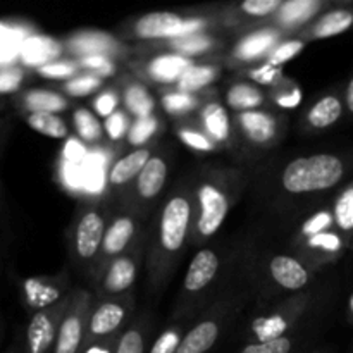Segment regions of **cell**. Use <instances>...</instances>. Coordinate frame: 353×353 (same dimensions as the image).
I'll use <instances>...</instances> for the list:
<instances>
[{
  "label": "cell",
  "instance_id": "cell-53",
  "mask_svg": "<svg viewBox=\"0 0 353 353\" xmlns=\"http://www.w3.org/2000/svg\"><path fill=\"white\" fill-rule=\"evenodd\" d=\"M3 109V102H2V99H0V110Z\"/></svg>",
  "mask_w": 353,
  "mask_h": 353
},
{
  "label": "cell",
  "instance_id": "cell-40",
  "mask_svg": "<svg viewBox=\"0 0 353 353\" xmlns=\"http://www.w3.org/2000/svg\"><path fill=\"white\" fill-rule=\"evenodd\" d=\"M164 107L169 112H186L195 107V99L188 93H171L164 97Z\"/></svg>",
  "mask_w": 353,
  "mask_h": 353
},
{
  "label": "cell",
  "instance_id": "cell-10",
  "mask_svg": "<svg viewBox=\"0 0 353 353\" xmlns=\"http://www.w3.org/2000/svg\"><path fill=\"white\" fill-rule=\"evenodd\" d=\"M21 107L30 114H57L68 107V100L50 90H28L19 99Z\"/></svg>",
  "mask_w": 353,
  "mask_h": 353
},
{
  "label": "cell",
  "instance_id": "cell-13",
  "mask_svg": "<svg viewBox=\"0 0 353 353\" xmlns=\"http://www.w3.org/2000/svg\"><path fill=\"white\" fill-rule=\"evenodd\" d=\"M353 28V9L348 7H340L324 14L314 26V37L324 40V38L338 37L345 31Z\"/></svg>",
  "mask_w": 353,
  "mask_h": 353
},
{
  "label": "cell",
  "instance_id": "cell-32",
  "mask_svg": "<svg viewBox=\"0 0 353 353\" xmlns=\"http://www.w3.org/2000/svg\"><path fill=\"white\" fill-rule=\"evenodd\" d=\"M286 327H288V324H286V321L281 319L279 316L268 317V319H259L254 323L255 334L259 336L261 343L283 338V333L286 331Z\"/></svg>",
  "mask_w": 353,
  "mask_h": 353
},
{
  "label": "cell",
  "instance_id": "cell-2",
  "mask_svg": "<svg viewBox=\"0 0 353 353\" xmlns=\"http://www.w3.org/2000/svg\"><path fill=\"white\" fill-rule=\"evenodd\" d=\"M203 21L200 19H181L174 12H150L140 17L134 26V31L140 38L154 40V38H183L190 33L200 30Z\"/></svg>",
  "mask_w": 353,
  "mask_h": 353
},
{
  "label": "cell",
  "instance_id": "cell-31",
  "mask_svg": "<svg viewBox=\"0 0 353 353\" xmlns=\"http://www.w3.org/2000/svg\"><path fill=\"white\" fill-rule=\"evenodd\" d=\"M74 124L79 137L86 141H97L100 138V134H102V126H100L99 119L86 109L76 110Z\"/></svg>",
  "mask_w": 353,
  "mask_h": 353
},
{
  "label": "cell",
  "instance_id": "cell-43",
  "mask_svg": "<svg viewBox=\"0 0 353 353\" xmlns=\"http://www.w3.org/2000/svg\"><path fill=\"white\" fill-rule=\"evenodd\" d=\"M179 345H181L179 334L176 333V331H165V333L161 334L159 340L155 341L150 353H176L178 352Z\"/></svg>",
  "mask_w": 353,
  "mask_h": 353
},
{
  "label": "cell",
  "instance_id": "cell-21",
  "mask_svg": "<svg viewBox=\"0 0 353 353\" xmlns=\"http://www.w3.org/2000/svg\"><path fill=\"white\" fill-rule=\"evenodd\" d=\"M83 338L81 321L76 316H69L62 321L57 331L54 353H78Z\"/></svg>",
  "mask_w": 353,
  "mask_h": 353
},
{
  "label": "cell",
  "instance_id": "cell-54",
  "mask_svg": "<svg viewBox=\"0 0 353 353\" xmlns=\"http://www.w3.org/2000/svg\"><path fill=\"white\" fill-rule=\"evenodd\" d=\"M7 353H14V352H7Z\"/></svg>",
  "mask_w": 353,
  "mask_h": 353
},
{
  "label": "cell",
  "instance_id": "cell-39",
  "mask_svg": "<svg viewBox=\"0 0 353 353\" xmlns=\"http://www.w3.org/2000/svg\"><path fill=\"white\" fill-rule=\"evenodd\" d=\"M100 86V79L93 78V76H81V78H76L72 81H69L65 85V92L72 97H83L92 93L93 90H97Z\"/></svg>",
  "mask_w": 353,
  "mask_h": 353
},
{
  "label": "cell",
  "instance_id": "cell-33",
  "mask_svg": "<svg viewBox=\"0 0 353 353\" xmlns=\"http://www.w3.org/2000/svg\"><path fill=\"white\" fill-rule=\"evenodd\" d=\"M309 247L323 250L326 254H338L343 248V240L338 233L333 231H323L319 234H314L309 238Z\"/></svg>",
  "mask_w": 353,
  "mask_h": 353
},
{
  "label": "cell",
  "instance_id": "cell-7",
  "mask_svg": "<svg viewBox=\"0 0 353 353\" xmlns=\"http://www.w3.org/2000/svg\"><path fill=\"white\" fill-rule=\"evenodd\" d=\"M219 259L212 250H202L193 257L185 278V288L188 292H200L205 288L216 276Z\"/></svg>",
  "mask_w": 353,
  "mask_h": 353
},
{
  "label": "cell",
  "instance_id": "cell-48",
  "mask_svg": "<svg viewBox=\"0 0 353 353\" xmlns=\"http://www.w3.org/2000/svg\"><path fill=\"white\" fill-rule=\"evenodd\" d=\"M81 64L85 68L90 69H97L99 72H103V74H112L114 72V65L105 55H88L81 61Z\"/></svg>",
  "mask_w": 353,
  "mask_h": 353
},
{
  "label": "cell",
  "instance_id": "cell-6",
  "mask_svg": "<svg viewBox=\"0 0 353 353\" xmlns=\"http://www.w3.org/2000/svg\"><path fill=\"white\" fill-rule=\"evenodd\" d=\"M103 219L97 212H88L76 230V250L83 259H92L103 243Z\"/></svg>",
  "mask_w": 353,
  "mask_h": 353
},
{
  "label": "cell",
  "instance_id": "cell-12",
  "mask_svg": "<svg viewBox=\"0 0 353 353\" xmlns=\"http://www.w3.org/2000/svg\"><path fill=\"white\" fill-rule=\"evenodd\" d=\"M168 165L161 157H152L138 174V192L143 199H154L159 195L165 183Z\"/></svg>",
  "mask_w": 353,
  "mask_h": 353
},
{
  "label": "cell",
  "instance_id": "cell-17",
  "mask_svg": "<svg viewBox=\"0 0 353 353\" xmlns=\"http://www.w3.org/2000/svg\"><path fill=\"white\" fill-rule=\"evenodd\" d=\"M124 319V309L117 303H103L93 314L90 321V333L95 336H105L116 331Z\"/></svg>",
  "mask_w": 353,
  "mask_h": 353
},
{
  "label": "cell",
  "instance_id": "cell-8",
  "mask_svg": "<svg viewBox=\"0 0 353 353\" xmlns=\"http://www.w3.org/2000/svg\"><path fill=\"white\" fill-rule=\"evenodd\" d=\"M23 299L30 309L40 312L57 303L61 299V290L43 278H28L23 281Z\"/></svg>",
  "mask_w": 353,
  "mask_h": 353
},
{
  "label": "cell",
  "instance_id": "cell-52",
  "mask_svg": "<svg viewBox=\"0 0 353 353\" xmlns=\"http://www.w3.org/2000/svg\"><path fill=\"white\" fill-rule=\"evenodd\" d=\"M348 310H350L352 317H353V295L350 296V302H348Z\"/></svg>",
  "mask_w": 353,
  "mask_h": 353
},
{
  "label": "cell",
  "instance_id": "cell-4",
  "mask_svg": "<svg viewBox=\"0 0 353 353\" xmlns=\"http://www.w3.org/2000/svg\"><path fill=\"white\" fill-rule=\"evenodd\" d=\"M200 202V219L199 231L203 236H212L228 216V199L221 190L212 185H203L199 192Z\"/></svg>",
  "mask_w": 353,
  "mask_h": 353
},
{
  "label": "cell",
  "instance_id": "cell-27",
  "mask_svg": "<svg viewBox=\"0 0 353 353\" xmlns=\"http://www.w3.org/2000/svg\"><path fill=\"white\" fill-rule=\"evenodd\" d=\"M276 40V34L272 31H261V33H254L250 37L245 38L236 48L238 59H255L259 55L264 54Z\"/></svg>",
  "mask_w": 353,
  "mask_h": 353
},
{
  "label": "cell",
  "instance_id": "cell-24",
  "mask_svg": "<svg viewBox=\"0 0 353 353\" xmlns=\"http://www.w3.org/2000/svg\"><path fill=\"white\" fill-rule=\"evenodd\" d=\"M71 48L79 54H86V57L88 55H102L112 50L114 40L103 33H83L72 38Z\"/></svg>",
  "mask_w": 353,
  "mask_h": 353
},
{
  "label": "cell",
  "instance_id": "cell-47",
  "mask_svg": "<svg viewBox=\"0 0 353 353\" xmlns=\"http://www.w3.org/2000/svg\"><path fill=\"white\" fill-rule=\"evenodd\" d=\"M279 72H281V69H279L278 65H272L271 62H268V64L262 65L261 69L252 71V78L257 83H262V85H271V83L276 81Z\"/></svg>",
  "mask_w": 353,
  "mask_h": 353
},
{
  "label": "cell",
  "instance_id": "cell-1",
  "mask_svg": "<svg viewBox=\"0 0 353 353\" xmlns=\"http://www.w3.org/2000/svg\"><path fill=\"white\" fill-rule=\"evenodd\" d=\"M345 171V162L333 154L296 159L283 171V186L290 193L323 192L336 186L343 179Z\"/></svg>",
  "mask_w": 353,
  "mask_h": 353
},
{
  "label": "cell",
  "instance_id": "cell-14",
  "mask_svg": "<svg viewBox=\"0 0 353 353\" xmlns=\"http://www.w3.org/2000/svg\"><path fill=\"white\" fill-rule=\"evenodd\" d=\"M150 152L140 148V150H134L131 154H128L126 157H123L121 161H117L112 165L109 174V181L112 185H123L128 183L130 179H133L134 176L140 174L141 169L147 165V162L150 161Z\"/></svg>",
  "mask_w": 353,
  "mask_h": 353
},
{
  "label": "cell",
  "instance_id": "cell-49",
  "mask_svg": "<svg viewBox=\"0 0 353 353\" xmlns=\"http://www.w3.org/2000/svg\"><path fill=\"white\" fill-rule=\"evenodd\" d=\"M116 105H117V99L114 93H103V95H100L99 99L95 100L97 112L103 117L112 116V114L116 112Z\"/></svg>",
  "mask_w": 353,
  "mask_h": 353
},
{
  "label": "cell",
  "instance_id": "cell-3",
  "mask_svg": "<svg viewBox=\"0 0 353 353\" xmlns=\"http://www.w3.org/2000/svg\"><path fill=\"white\" fill-rule=\"evenodd\" d=\"M190 223V203L183 196L168 202L161 217V243L165 250L176 252L183 247Z\"/></svg>",
  "mask_w": 353,
  "mask_h": 353
},
{
  "label": "cell",
  "instance_id": "cell-18",
  "mask_svg": "<svg viewBox=\"0 0 353 353\" xmlns=\"http://www.w3.org/2000/svg\"><path fill=\"white\" fill-rule=\"evenodd\" d=\"M343 114V102L336 95H326L316 102V105L309 112V123L314 128H330L331 124L336 123Z\"/></svg>",
  "mask_w": 353,
  "mask_h": 353
},
{
  "label": "cell",
  "instance_id": "cell-50",
  "mask_svg": "<svg viewBox=\"0 0 353 353\" xmlns=\"http://www.w3.org/2000/svg\"><path fill=\"white\" fill-rule=\"evenodd\" d=\"M300 99H302V93H300V90H295V92H293L292 95L279 97L278 103L281 107H295L296 103L300 102Z\"/></svg>",
  "mask_w": 353,
  "mask_h": 353
},
{
  "label": "cell",
  "instance_id": "cell-30",
  "mask_svg": "<svg viewBox=\"0 0 353 353\" xmlns=\"http://www.w3.org/2000/svg\"><path fill=\"white\" fill-rule=\"evenodd\" d=\"M333 219L334 224L345 233L353 231V185L338 196L333 209Z\"/></svg>",
  "mask_w": 353,
  "mask_h": 353
},
{
  "label": "cell",
  "instance_id": "cell-44",
  "mask_svg": "<svg viewBox=\"0 0 353 353\" xmlns=\"http://www.w3.org/2000/svg\"><path fill=\"white\" fill-rule=\"evenodd\" d=\"M38 72L45 78H65L74 72V65L68 64V62H50V64L41 65Z\"/></svg>",
  "mask_w": 353,
  "mask_h": 353
},
{
  "label": "cell",
  "instance_id": "cell-23",
  "mask_svg": "<svg viewBox=\"0 0 353 353\" xmlns=\"http://www.w3.org/2000/svg\"><path fill=\"white\" fill-rule=\"evenodd\" d=\"M26 123L31 130L48 138L61 140L68 134V126L57 114H28Z\"/></svg>",
  "mask_w": 353,
  "mask_h": 353
},
{
  "label": "cell",
  "instance_id": "cell-35",
  "mask_svg": "<svg viewBox=\"0 0 353 353\" xmlns=\"http://www.w3.org/2000/svg\"><path fill=\"white\" fill-rule=\"evenodd\" d=\"M157 130V121L152 116L148 117H140L137 119V123L131 126L130 130V143L131 145H141L152 137Z\"/></svg>",
  "mask_w": 353,
  "mask_h": 353
},
{
  "label": "cell",
  "instance_id": "cell-19",
  "mask_svg": "<svg viewBox=\"0 0 353 353\" xmlns=\"http://www.w3.org/2000/svg\"><path fill=\"white\" fill-rule=\"evenodd\" d=\"M321 7L323 2L319 0H290L279 7V19L288 26H295L316 16Z\"/></svg>",
  "mask_w": 353,
  "mask_h": 353
},
{
  "label": "cell",
  "instance_id": "cell-36",
  "mask_svg": "<svg viewBox=\"0 0 353 353\" xmlns=\"http://www.w3.org/2000/svg\"><path fill=\"white\" fill-rule=\"evenodd\" d=\"M303 47H305V45H303L302 41H299V40L286 41V43L279 45V47L276 48L274 54H272L271 61H269V62H271L272 65H278V68H279V65L285 64V62L295 59L296 55H299L300 52L303 50Z\"/></svg>",
  "mask_w": 353,
  "mask_h": 353
},
{
  "label": "cell",
  "instance_id": "cell-34",
  "mask_svg": "<svg viewBox=\"0 0 353 353\" xmlns=\"http://www.w3.org/2000/svg\"><path fill=\"white\" fill-rule=\"evenodd\" d=\"M23 81L24 71L21 68H0V97L17 92Z\"/></svg>",
  "mask_w": 353,
  "mask_h": 353
},
{
  "label": "cell",
  "instance_id": "cell-37",
  "mask_svg": "<svg viewBox=\"0 0 353 353\" xmlns=\"http://www.w3.org/2000/svg\"><path fill=\"white\" fill-rule=\"evenodd\" d=\"M290 350H292V341L283 336L278 340L264 341V343L248 345L241 353H290Z\"/></svg>",
  "mask_w": 353,
  "mask_h": 353
},
{
  "label": "cell",
  "instance_id": "cell-26",
  "mask_svg": "<svg viewBox=\"0 0 353 353\" xmlns=\"http://www.w3.org/2000/svg\"><path fill=\"white\" fill-rule=\"evenodd\" d=\"M262 100H264L262 93L257 88H254V86L245 85V83L234 85L228 92V103H230V107L238 110H247L248 112L250 109L261 105Z\"/></svg>",
  "mask_w": 353,
  "mask_h": 353
},
{
  "label": "cell",
  "instance_id": "cell-11",
  "mask_svg": "<svg viewBox=\"0 0 353 353\" xmlns=\"http://www.w3.org/2000/svg\"><path fill=\"white\" fill-rule=\"evenodd\" d=\"M219 336V327L212 321L200 323L181 340L176 353H205L212 348Z\"/></svg>",
  "mask_w": 353,
  "mask_h": 353
},
{
  "label": "cell",
  "instance_id": "cell-15",
  "mask_svg": "<svg viewBox=\"0 0 353 353\" xmlns=\"http://www.w3.org/2000/svg\"><path fill=\"white\" fill-rule=\"evenodd\" d=\"M240 123L245 133L248 134L255 143H264L269 141L276 133V123L269 114L257 112V110H248L240 114Z\"/></svg>",
  "mask_w": 353,
  "mask_h": 353
},
{
  "label": "cell",
  "instance_id": "cell-16",
  "mask_svg": "<svg viewBox=\"0 0 353 353\" xmlns=\"http://www.w3.org/2000/svg\"><path fill=\"white\" fill-rule=\"evenodd\" d=\"M190 68H193L192 62L183 55H161L150 62L148 72L159 81L169 83L181 78Z\"/></svg>",
  "mask_w": 353,
  "mask_h": 353
},
{
  "label": "cell",
  "instance_id": "cell-46",
  "mask_svg": "<svg viewBox=\"0 0 353 353\" xmlns=\"http://www.w3.org/2000/svg\"><path fill=\"white\" fill-rule=\"evenodd\" d=\"M105 130L109 133V137L112 140H117V138L123 137V133L126 131V117H124L123 112H114L112 116L107 117L105 121Z\"/></svg>",
  "mask_w": 353,
  "mask_h": 353
},
{
  "label": "cell",
  "instance_id": "cell-20",
  "mask_svg": "<svg viewBox=\"0 0 353 353\" xmlns=\"http://www.w3.org/2000/svg\"><path fill=\"white\" fill-rule=\"evenodd\" d=\"M134 233V224L130 217H119L112 223L109 231L103 236V250L105 254H119L126 248L130 240L133 238Z\"/></svg>",
  "mask_w": 353,
  "mask_h": 353
},
{
  "label": "cell",
  "instance_id": "cell-42",
  "mask_svg": "<svg viewBox=\"0 0 353 353\" xmlns=\"http://www.w3.org/2000/svg\"><path fill=\"white\" fill-rule=\"evenodd\" d=\"M212 45V41L209 38H203V37H183L178 38L176 41V47L183 52V54H200V52L207 50V48Z\"/></svg>",
  "mask_w": 353,
  "mask_h": 353
},
{
  "label": "cell",
  "instance_id": "cell-41",
  "mask_svg": "<svg viewBox=\"0 0 353 353\" xmlns=\"http://www.w3.org/2000/svg\"><path fill=\"white\" fill-rule=\"evenodd\" d=\"M281 6L283 3L279 0H247L241 3V9L252 16H268Z\"/></svg>",
  "mask_w": 353,
  "mask_h": 353
},
{
  "label": "cell",
  "instance_id": "cell-38",
  "mask_svg": "<svg viewBox=\"0 0 353 353\" xmlns=\"http://www.w3.org/2000/svg\"><path fill=\"white\" fill-rule=\"evenodd\" d=\"M333 223H334L333 214L323 210V212H317L316 216L310 217V219L303 224L302 231L303 234H307V236L310 238L314 236V234H319L323 233V231H327V228H330Z\"/></svg>",
  "mask_w": 353,
  "mask_h": 353
},
{
  "label": "cell",
  "instance_id": "cell-51",
  "mask_svg": "<svg viewBox=\"0 0 353 353\" xmlns=\"http://www.w3.org/2000/svg\"><path fill=\"white\" fill-rule=\"evenodd\" d=\"M345 103H347V109L353 114V76L350 81H348L347 90H345Z\"/></svg>",
  "mask_w": 353,
  "mask_h": 353
},
{
  "label": "cell",
  "instance_id": "cell-9",
  "mask_svg": "<svg viewBox=\"0 0 353 353\" xmlns=\"http://www.w3.org/2000/svg\"><path fill=\"white\" fill-rule=\"evenodd\" d=\"M269 268H271L272 278L286 290H300L309 281L307 269L296 259L288 257V255L274 257Z\"/></svg>",
  "mask_w": 353,
  "mask_h": 353
},
{
  "label": "cell",
  "instance_id": "cell-28",
  "mask_svg": "<svg viewBox=\"0 0 353 353\" xmlns=\"http://www.w3.org/2000/svg\"><path fill=\"white\" fill-rule=\"evenodd\" d=\"M203 123H205V128L216 140L223 141L230 134L228 112L219 103H210V105L205 107V110H203Z\"/></svg>",
  "mask_w": 353,
  "mask_h": 353
},
{
  "label": "cell",
  "instance_id": "cell-25",
  "mask_svg": "<svg viewBox=\"0 0 353 353\" xmlns=\"http://www.w3.org/2000/svg\"><path fill=\"white\" fill-rule=\"evenodd\" d=\"M217 71L212 65H193L190 68L185 74L179 78L178 88L181 93H192L196 92V90L203 88V86L210 85L216 78Z\"/></svg>",
  "mask_w": 353,
  "mask_h": 353
},
{
  "label": "cell",
  "instance_id": "cell-45",
  "mask_svg": "<svg viewBox=\"0 0 353 353\" xmlns=\"http://www.w3.org/2000/svg\"><path fill=\"white\" fill-rule=\"evenodd\" d=\"M179 138H181L188 147L195 148V150H212V143L209 141V138L196 133V131L183 130L181 133H179Z\"/></svg>",
  "mask_w": 353,
  "mask_h": 353
},
{
  "label": "cell",
  "instance_id": "cell-22",
  "mask_svg": "<svg viewBox=\"0 0 353 353\" xmlns=\"http://www.w3.org/2000/svg\"><path fill=\"white\" fill-rule=\"evenodd\" d=\"M137 276V269L130 259H117L112 262L105 278V290L110 293H121L130 288Z\"/></svg>",
  "mask_w": 353,
  "mask_h": 353
},
{
  "label": "cell",
  "instance_id": "cell-29",
  "mask_svg": "<svg viewBox=\"0 0 353 353\" xmlns=\"http://www.w3.org/2000/svg\"><path fill=\"white\" fill-rule=\"evenodd\" d=\"M124 102L130 112H133L134 116L140 119V117H148L154 110V100L148 95L147 90L140 85H131L130 88L124 93Z\"/></svg>",
  "mask_w": 353,
  "mask_h": 353
},
{
  "label": "cell",
  "instance_id": "cell-5",
  "mask_svg": "<svg viewBox=\"0 0 353 353\" xmlns=\"http://www.w3.org/2000/svg\"><path fill=\"white\" fill-rule=\"evenodd\" d=\"M57 331L48 310L34 312L26 327L24 353H48L54 341L57 340Z\"/></svg>",
  "mask_w": 353,
  "mask_h": 353
}]
</instances>
